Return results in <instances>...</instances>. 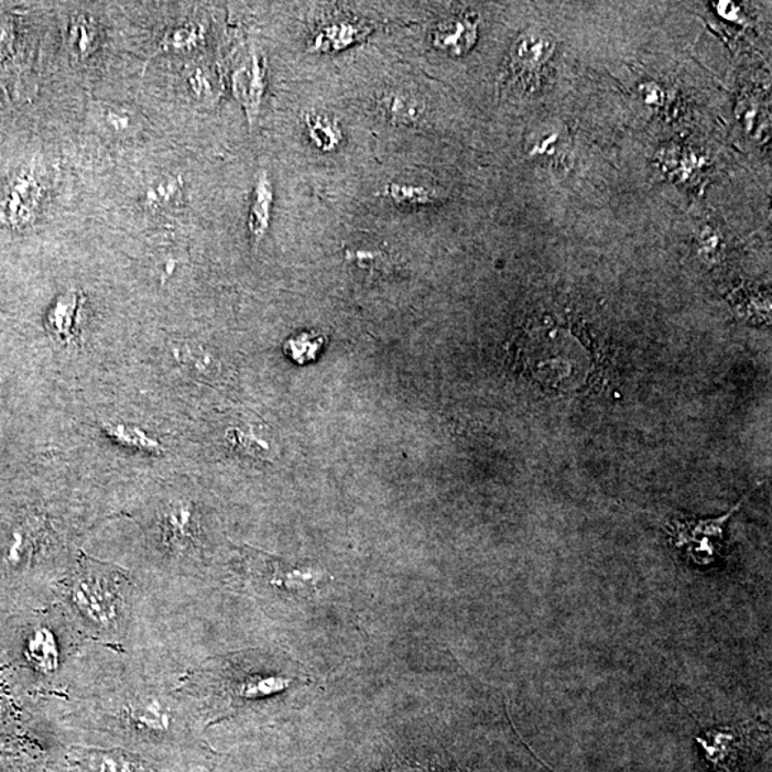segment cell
Here are the masks:
<instances>
[{
	"mask_svg": "<svg viewBox=\"0 0 772 772\" xmlns=\"http://www.w3.org/2000/svg\"><path fill=\"white\" fill-rule=\"evenodd\" d=\"M304 124L308 137L319 151L333 152L342 143L344 133L339 123L328 115L319 112L305 113Z\"/></svg>",
	"mask_w": 772,
	"mask_h": 772,
	"instance_id": "obj_16",
	"label": "cell"
},
{
	"mask_svg": "<svg viewBox=\"0 0 772 772\" xmlns=\"http://www.w3.org/2000/svg\"><path fill=\"white\" fill-rule=\"evenodd\" d=\"M191 84L194 85V90L196 95L206 96L214 94L213 84H210V78L204 72H198L191 78Z\"/></svg>",
	"mask_w": 772,
	"mask_h": 772,
	"instance_id": "obj_25",
	"label": "cell"
},
{
	"mask_svg": "<svg viewBox=\"0 0 772 772\" xmlns=\"http://www.w3.org/2000/svg\"><path fill=\"white\" fill-rule=\"evenodd\" d=\"M742 501L731 508L726 515L714 520H692L688 517L673 515L666 522V530L675 548L684 551L693 563L711 565L721 555L724 529Z\"/></svg>",
	"mask_w": 772,
	"mask_h": 772,
	"instance_id": "obj_7",
	"label": "cell"
},
{
	"mask_svg": "<svg viewBox=\"0 0 772 772\" xmlns=\"http://www.w3.org/2000/svg\"><path fill=\"white\" fill-rule=\"evenodd\" d=\"M324 338L315 333H304L287 340L285 345L286 354L290 355L295 362L304 363L316 358L320 348H323Z\"/></svg>",
	"mask_w": 772,
	"mask_h": 772,
	"instance_id": "obj_20",
	"label": "cell"
},
{
	"mask_svg": "<svg viewBox=\"0 0 772 772\" xmlns=\"http://www.w3.org/2000/svg\"><path fill=\"white\" fill-rule=\"evenodd\" d=\"M366 36L362 26L351 22H337L320 29L314 40L316 51H340L354 45L355 42Z\"/></svg>",
	"mask_w": 772,
	"mask_h": 772,
	"instance_id": "obj_17",
	"label": "cell"
},
{
	"mask_svg": "<svg viewBox=\"0 0 772 772\" xmlns=\"http://www.w3.org/2000/svg\"><path fill=\"white\" fill-rule=\"evenodd\" d=\"M41 198L42 185L37 176L32 172L19 175L0 204V219L12 227L28 225L35 217Z\"/></svg>",
	"mask_w": 772,
	"mask_h": 772,
	"instance_id": "obj_9",
	"label": "cell"
},
{
	"mask_svg": "<svg viewBox=\"0 0 772 772\" xmlns=\"http://www.w3.org/2000/svg\"><path fill=\"white\" fill-rule=\"evenodd\" d=\"M107 121L109 127L113 128L115 132L127 131L132 124L131 118L123 117L118 110H109Z\"/></svg>",
	"mask_w": 772,
	"mask_h": 772,
	"instance_id": "obj_26",
	"label": "cell"
},
{
	"mask_svg": "<svg viewBox=\"0 0 772 772\" xmlns=\"http://www.w3.org/2000/svg\"><path fill=\"white\" fill-rule=\"evenodd\" d=\"M0 772H36L31 762L18 759L0 760Z\"/></svg>",
	"mask_w": 772,
	"mask_h": 772,
	"instance_id": "obj_24",
	"label": "cell"
},
{
	"mask_svg": "<svg viewBox=\"0 0 772 772\" xmlns=\"http://www.w3.org/2000/svg\"><path fill=\"white\" fill-rule=\"evenodd\" d=\"M141 597L129 570L81 551L54 591V602L64 608L86 641L118 651H128Z\"/></svg>",
	"mask_w": 772,
	"mask_h": 772,
	"instance_id": "obj_3",
	"label": "cell"
},
{
	"mask_svg": "<svg viewBox=\"0 0 772 772\" xmlns=\"http://www.w3.org/2000/svg\"><path fill=\"white\" fill-rule=\"evenodd\" d=\"M553 45L540 35H522L511 51V69L514 72H531L540 68L551 55Z\"/></svg>",
	"mask_w": 772,
	"mask_h": 772,
	"instance_id": "obj_15",
	"label": "cell"
},
{
	"mask_svg": "<svg viewBox=\"0 0 772 772\" xmlns=\"http://www.w3.org/2000/svg\"><path fill=\"white\" fill-rule=\"evenodd\" d=\"M273 206V186L265 171L257 175L251 209H249L248 229L253 244H259L270 229Z\"/></svg>",
	"mask_w": 772,
	"mask_h": 772,
	"instance_id": "obj_12",
	"label": "cell"
},
{
	"mask_svg": "<svg viewBox=\"0 0 772 772\" xmlns=\"http://www.w3.org/2000/svg\"><path fill=\"white\" fill-rule=\"evenodd\" d=\"M200 40L199 28L196 26H185L172 31L170 35L165 37L163 45L165 47H174V50H180V47H188L194 45V43Z\"/></svg>",
	"mask_w": 772,
	"mask_h": 772,
	"instance_id": "obj_23",
	"label": "cell"
},
{
	"mask_svg": "<svg viewBox=\"0 0 772 772\" xmlns=\"http://www.w3.org/2000/svg\"><path fill=\"white\" fill-rule=\"evenodd\" d=\"M157 548L177 573L203 561L204 518L199 507L186 498L161 503L156 510Z\"/></svg>",
	"mask_w": 772,
	"mask_h": 772,
	"instance_id": "obj_6",
	"label": "cell"
},
{
	"mask_svg": "<svg viewBox=\"0 0 772 772\" xmlns=\"http://www.w3.org/2000/svg\"><path fill=\"white\" fill-rule=\"evenodd\" d=\"M9 666L29 693L61 699L69 692L93 642L57 602L13 616Z\"/></svg>",
	"mask_w": 772,
	"mask_h": 772,
	"instance_id": "obj_4",
	"label": "cell"
},
{
	"mask_svg": "<svg viewBox=\"0 0 772 772\" xmlns=\"http://www.w3.org/2000/svg\"><path fill=\"white\" fill-rule=\"evenodd\" d=\"M90 645L61 707L64 727L93 733L177 772L208 750L203 718L180 687L181 675L165 674L131 651Z\"/></svg>",
	"mask_w": 772,
	"mask_h": 772,
	"instance_id": "obj_1",
	"label": "cell"
},
{
	"mask_svg": "<svg viewBox=\"0 0 772 772\" xmlns=\"http://www.w3.org/2000/svg\"><path fill=\"white\" fill-rule=\"evenodd\" d=\"M182 204V180L162 182L156 188H152L145 196L146 208L153 210L175 209Z\"/></svg>",
	"mask_w": 772,
	"mask_h": 772,
	"instance_id": "obj_19",
	"label": "cell"
},
{
	"mask_svg": "<svg viewBox=\"0 0 772 772\" xmlns=\"http://www.w3.org/2000/svg\"><path fill=\"white\" fill-rule=\"evenodd\" d=\"M383 117L395 123L412 124L424 115V102L420 96L405 89H388L378 100Z\"/></svg>",
	"mask_w": 772,
	"mask_h": 772,
	"instance_id": "obj_14",
	"label": "cell"
},
{
	"mask_svg": "<svg viewBox=\"0 0 772 772\" xmlns=\"http://www.w3.org/2000/svg\"><path fill=\"white\" fill-rule=\"evenodd\" d=\"M478 40V21L472 14L465 13L445 19L433 33L436 50L450 56H463L472 50Z\"/></svg>",
	"mask_w": 772,
	"mask_h": 772,
	"instance_id": "obj_10",
	"label": "cell"
},
{
	"mask_svg": "<svg viewBox=\"0 0 772 772\" xmlns=\"http://www.w3.org/2000/svg\"><path fill=\"white\" fill-rule=\"evenodd\" d=\"M80 306L78 292L69 291L56 300L47 314V329L62 342H70L78 335Z\"/></svg>",
	"mask_w": 772,
	"mask_h": 772,
	"instance_id": "obj_13",
	"label": "cell"
},
{
	"mask_svg": "<svg viewBox=\"0 0 772 772\" xmlns=\"http://www.w3.org/2000/svg\"><path fill=\"white\" fill-rule=\"evenodd\" d=\"M235 569L244 585L267 601H308L329 579L318 567L290 564L253 550L241 551Z\"/></svg>",
	"mask_w": 772,
	"mask_h": 772,
	"instance_id": "obj_5",
	"label": "cell"
},
{
	"mask_svg": "<svg viewBox=\"0 0 772 772\" xmlns=\"http://www.w3.org/2000/svg\"><path fill=\"white\" fill-rule=\"evenodd\" d=\"M110 434L118 438L123 444H129L131 447H139L143 449H156L157 444L155 441L148 438L145 434L135 428H128V426L118 425L117 428H110Z\"/></svg>",
	"mask_w": 772,
	"mask_h": 772,
	"instance_id": "obj_22",
	"label": "cell"
},
{
	"mask_svg": "<svg viewBox=\"0 0 772 772\" xmlns=\"http://www.w3.org/2000/svg\"><path fill=\"white\" fill-rule=\"evenodd\" d=\"M233 89L239 102L247 110L249 122L252 123L265 90V69L258 55L253 54L241 68L235 70Z\"/></svg>",
	"mask_w": 772,
	"mask_h": 772,
	"instance_id": "obj_11",
	"label": "cell"
},
{
	"mask_svg": "<svg viewBox=\"0 0 772 772\" xmlns=\"http://www.w3.org/2000/svg\"><path fill=\"white\" fill-rule=\"evenodd\" d=\"M69 772H174L119 747L72 746L64 755Z\"/></svg>",
	"mask_w": 772,
	"mask_h": 772,
	"instance_id": "obj_8",
	"label": "cell"
},
{
	"mask_svg": "<svg viewBox=\"0 0 772 772\" xmlns=\"http://www.w3.org/2000/svg\"><path fill=\"white\" fill-rule=\"evenodd\" d=\"M385 195L398 205L410 206L433 205L439 199L438 192L418 185L390 184Z\"/></svg>",
	"mask_w": 772,
	"mask_h": 772,
	"instance_id": "obj_18",
	"label": "cell"
},
{
	"mask_svg": "<svg viewBox=\"0 0 772 772\" xmlns=\"http://www.w3.org/2000/svg\"><path fill=\"white\" fill-rule=\"evenodd\" d=\"M98 31L89 21L81 18L70 29L72 50L80 57H88L98 45Z\"/></svg>",
	"mask_w": 772,
	"mask_h": 772,
	"instance_id": "obj_21",
	"label": "cell"
},
{
	"mask_svg": "<svg viewBox=\"0 0 772 772\" xmlns=\"http://www.w3.org/2000/svg\"><path fill=\"white\" fill-rule=\"evenodd\" d=\"M302 666L284 654L248 650L206 661L182 675V693L194 703L203 721L241 713L271 709L298 684Z\"/></svg>",
	"mask_w": 772,
	"mask_h": 772,
	"instance_id": "obj_2",
	"label": "cell"
}]
</instances>
